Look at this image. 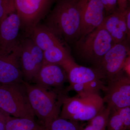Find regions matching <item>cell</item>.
Masks as SVG:
<instances>
[{
	"instance_id": "cell-1",
	"label": "cell",
	"mask_w": 130,
	"mask_h": 130,
	"mask_svg": "<svg viewBox=\"0 0 130 130\" xmlns=\"http://www.w3.org/2000/svg\"><path fill=\"white\" fill-rule=\"evenodd\" d=\"M78 1L57 0L45 21L44 25L67 42L73 41L80 37L81 18Z\"/></svg>"
},
{
	"instance_id": "cell-2",
	"label": "cell",
	"mask_w": 130,
	"mask_h": 130,
	"mask_svg": "<svg viewBox=\"0 0 130 130\" xmlns=\"http://www.w3.org/2000/svg\"><path fill=\"white\" fill-rule=\"evenodd\" d=\"M23 84L35 116L45 128L59 116L63 96L37 85H31L24 81Z\"/></svg>"
},
{
	"instance_id": "cell-3",
	"label": "cell",
	"mask_w": 130,
	"mask_h": 130,
	"mask_svg": "<svg viewBox=\"0 0 130 130\" xmlns=\"http://www.w3.org/2000/svg\"><path fill=\"white\" fill-rule=\"evenodd\" d=\"M104 103L98 93L78 94L72 97L63 96L60 117L76 122L88 121L99 112Z\"/></svg>"
},
{
	"instance_id": "cell-4",
	"label": "cell",
	"mask_w": 130,
	"mask_h": 130,
	"mask_svg": "<svg viewBox=\"0 0 130 130\" xmlns=\"http://www.w3.org/2000/svg\"><path fill=\"white\" fill-rule=\"evenodd\" d=\"M21 84L0 85V109L15 118L34 119L35 114Z\"/></svg>"
},
{
	"instance_id": "cell-5",
	"label": "cell",
	"mask_w": 130,
	"mask_h": 130,
	"mask_svg": "<svg viewBox=\"0 0 130 130\" xmlns=\"http://www.w3.org/2000/svg\"><path fill=\"white\" fill-rule=\"evenodd\" d=\"M77 43L81 56L95 66L115 44L109 33L101 26L79 38Z\"/></svg>"
},
{
	"instance_id": "cell-6",
	"label": "cell",
	"mask_w": 130,
	"mask_h": 130,
	"mask_svg": "<svg viewBox=\"0 0 130 130\" xmlns=\"http://www.w3.org/2000/svg\"><path fill=\"white\" fill-rule=\"evenodd\" d=\"M57 0H14L16 12L21 21V28L30 36L34 28L47 16Z\"/></svg>"
},
{
	"instance_id": "cell-7",
	"label": "cell",
	"mask_w": 130,
	"mask_h": 130,
	"mask_svg": "<svg viewBox=\"0 0 130 130\" xmlns=\"http://www.w3.org/2000/svg\"><path fill=\"white\" fill-rule=\"evenodd\" d=\"M123 71L108 81L103 98L111 111L130 107V78Z\"/></svg>"
},
{
	"instance_id": "cell-8",
	"label": "cell",
	"mask_w": 130,
	"mask_h": 130,
	"mask_svg": "<svg viewBox=\"0 0 130 130\" xmlns=\"http://www.w3.org/2000/svg\"><path fill=\"white\" fill-rule=\"evenodd\" d=\"M126 40L114 44L96 66L105 79L108 81L123 71L126 60L130 56V50Z\"/></svg>"
},
{
	"instance_id": "cell-9",
	"label": "cell",
	"mask_w": 130,
	"mask_h": 130,
	"mask_svg": "<svg viewBox=\"0 0 130 130\" xmlns=\"http://www.w3.org/2000/svg\"><path fill=\"white\" fill-rule=\"evenodd\" d=\"M77 6L81 18L79 39L100 26L106 14L100 0H78Z\"/></svg>"
},
{
	"instance_id": "cell-10",
	"label": "cell",
	"mask_w": 130,
	"mask_h": 130,
	"mask_svg": "<svg viewBox=\"0 0 130 130\" xmlns=\"http://www.w3.org/2000/svg\"><path fill=\"white\" fill-rule=\"evenodd\" d=\"M21 26V20L16 12L8 15L0 22L1 54H9L19 46Z\"/></svg>"
},
{
	"instance_id": "cell-11",
	"label": "cell",
	"mask_w": 130,
	"mask_h": 130,
	"mask_svg": "<svg viewBox=\"0 0 130 130\" xmlns=\"http://www.w3.org/2000/svg\"><path fill=\"white\" fill-rule=\"evenodd\" d=\"M19 56L20 44L9 54H0V85L19 84L23 82Z\"/></svg>"
},
{
	"instance_id": "cell-12",
	"label": "cell",
	"mask_w": 130,
	"mask_h": 130,
	"mask_svg": "<svg viewBox=\"0 0 130 130\" xmlns=\"http://www.w3.org/2000/svg\"><path fill=\"white\" fill-rule=\"evenodd\" d=\"M67 79L66 72L61 66L44 63L32 80L37 85L51 90L61 87Z\"/></svg>"
},
{
	"instance_id": "cell-13",
	"label": "cell",
	"mask_w": 130,
	"mask_h": 130,
	"mask_svg": "<svg viewBox=\"0 0 130 130\" xmlns=\"http://www.w3.org/2000/svg\"><path fill=\"white\" fill-rule=\"evenodd\" d=\"M67 74L70 84H87L105 79L97 68H92L77 64L74 60L61 66Z\"/></svg>"
},
{
	"instance_id": "cell-14",
	"label": "cell",
	"mask_w": 130,
	"mask_h": 130,
	"mask_svg": "<svg viewBox=\"0 0 130 130\" xmlns=\"http://www.w3.org/2000/svg\"><path fill=\"white\" fill-rule=\"evenodd\" d=\"M126 9L121 11L118 9L113 13L106 16L100 26L109 33L115 43L121 42L127 39Z\"/></svg>"
},
{
	"instance_id": "cell-15",
	"label": "cell",
	"mask_w": 130,
	"mask_h": 130,
	"mask_svg": "<svg viewBox=\"0 0 130 130\" xmlns=\"http://www.w3.org/2000/svg\"><path fill=\"white\" fill-rule=\"evenodd\" d=\"M30 36L35 44L43 51L62 44L59 38L44 25H38Z\"/></svg>"
},
{
	"instance_id": "cell-16",
	"label": "cell",
	"mask_w": 130,
	"mask_h": 130,
	"mask_svg": "<svg viewBox=\"0 0 130 130\" xmlns=\"http://www.w3.org/2000/svg\"><path fill=\"white\" fill-rule=\"evenodd\" d=\"M19 58L23 77L28 81L32 80L40 68L32 58L24 40L20 44Z\"/></svg>"
},
{
	"instance_id": "cell-17",
	"label": "cell",
	"mask_w": 130,
	"mask_h": 130,
	"mask_svg": "<svg viewBox=\"0 0 130 130\" xmlns=\"http://www.w3.org/2000/svg\"><path fill=\"white\" fill-rule=\"evenodd\" d=\"M130 128V107L111 111L106 130H128Z\"/></svg>"
},
{
	"instance_id": "cell-18",
	"label": "cell",
	"mask_w": 130,
	"mask_h": 130,
	"mask_svg": "<svg viewBox=\"0 0 130 130\" xmlns=\"http://www.w3.org/2000/svg\"><path fill=\"white\" fill-rule=\"evenodd\" d=\"M73 58L63 44L43 51V62L61 66Z\"/></svg>"
},
{
	"instance_id": "cell-19",
	"label": "cell",
	"mask_w": 130,
	"mask_h": 130,
	"mask_svg": "<svg viewBox=\"0 0 130 130\" xmlns=\"http://www.w3.org/2000/svg\"><path fill=\"white\" fill-rule=\"evenodd\" d=\"M6 130H45L32 119L9 116L6 125Z\"/></svg>"
},
{
	"instance_id": "cell-20",
	"label": "cell",
	"mask_w": 130,
	"mask_h": 130,
	"mask_svg": "<svg viewBox=\"0 0 130 130\" xmlns=\"http://www.w3.org/2000/svg\"><path fill=\"white\" fill-rule=\"evenodd\" d=\"M111 110L108 107H103L99 112L89 120V123L80 130H106L108 120Z\"/></svg>"
},
{
	"instance_id": "cell-21",
	"label": "cell",
	"mask_w": 130,
	"mask_h": 130,
	"mask_svg": "<svg viewBox=\"0 0 130 130\" xmlns=\"http://www.w3.org/2000/svg\"><path fill=\"white\" fill-rule=\"evenodd\" d=\"M77 122L59 116L44 128L45 130H80L81 127Z\"/></svg>"
},
{
	"instance_id": "cell-22",
	"label": "cell",
	"mask_w": 130,
	"mask_h": 130,
	"mask_svg": "<svg viewBox=\"0 0 130 130\" xmlns=\"http://www.w3.org/2000/svg\"><path fill=\"white\" fill-rule=\"evenodd\" d=\"M24 41L37 64L41 68L43 62V51L35 44L30 38Z\"/></svg>"
},
{
	"instance_id": "cell-23",
	"label": "cell",
	"mask_w": 130,
	"mask_h": 130,
	"mask_svg": "<svg viewBox=\"0 0 130 130\" xmlns=\"http://www.w3.org/2000/svg\"><path fill=\"white\" fill-rule=\"evenodd\" d=\"M14 12L16 9L14 0H0V22Z\"/></svg>"
},
{
	"instance_id": "cell-24",
	"label": "cell",
	"mask_w": 130,
	"mask_h": 130,
	"mask_svg": "<svg viewBox=\"0 0 130 130\" xmlns=\"http://www.w3.org/2000/svg\"><path fill=\"white\" fill-rule=\"evenodd\" d=\"M104 6L107 16L112 14L118 9V0H100Z\"/></svg>"
},
{
	"instance_id": "cell-25",
	"label": "cell",
	"mask_w": 130,
	"mask_h": 130,
	"mask_svg": "<svg viewBox=\"0 0 130 130\" xmlns=\"http://www.w3.org/2000/svg\"><path fill=\"white\" fill-rule=\"evenodd\" d=\"M9 114L0 109V130H6V125L9 116Z\"/></svg>"
},
{
	"instance_id": "cell-26",
	"label": "cell",
	"mask_w": 130,
	"mask_h": 130,
	"mask_svg": "<svg viewBox=\"0 0 130 130\" xmlns=\"http://www.w3.org/2000/svg\"><path fill=\"white\" fill-rule=\"evenodd\" d=\"M125 23L127 29V39L129 40L130 37V8L128 6L126 9L125 14Z\"/></svg>"
},
{
	"instance_id": "cell-27",
	"label": "cell",
	"mask_w": 130,
	"mask_h": 130,
	"mask_svg": "<svg viewBox=\"0 0 130 130\" xmlns=\"http://www.w3.org/2000/svg\"><path fill=\"white\" fill-rule=\"evenodd\" d=\"M118 6L119 10L124 11L129 6L128 0H118Z\"/></svg>"
},
{
	"instance_id": "cell-28",
	"label": "cell",
	"mask_w": 130,
	"mask_h": 130,
	"mask_svg": "<svg viewBox=\"0 0 130 130\" xmlns=\"http://www.w3.org/2000/svg\"><path fill=\"white\" fill-rule=\"evenodd\" d=\"M130 56H128L126 58L125 63L124 64L123 68V71H124L126 74H127L128 76L130 77Z\"/></svg>"
},
{
	"instance_id": "cell-29",
	"label": "cell",
	"mask_w": 130,
	"mask_h": 130,
	"mask_svg": "<svg viewBox=\"0 0 130 130\" xmlns=\"http://www.w3.org/2000/svg\"><path fill=\"white\" fill-rule=\"evenodd\" d=\"M130 1V0H128V1Z\"/></svg>"
}]
</instances>
